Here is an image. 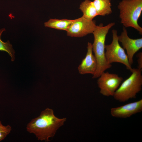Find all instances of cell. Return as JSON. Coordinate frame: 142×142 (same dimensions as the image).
<instances>
[{"instance_id":"cell-1","label":"cell","mask_w":142,"mask_h":142,"mask_svg":"<svg viewBox=\"0 0 142 142\" xmlns=\"http://www.w3.org/2000/svg\"><path fill=\"white\" fill-rule=\"evenodd\" d=\"M66 120L65 118H57L52 109L47 108L27 124L26 129L29 133L34 134L38 140L48 141L50 138L54 136Z\"/></svg>"},{"instance_id":"cell-2","label":"cell","mask_w":142,"mask_h":142,"mask_svg":"<svg viewBox=\"0 0 142 142\" xmlns=\"http://www.w3.org/2000/svg\"><path fill=\"white\" fill-rule=\"evenodd\" d=\"M115 23H111L104 26L103 24L97 26L92 33L94 41L92 44L93 51L97 62L96 71L93 75V78H98L106 70L111 67L107 62L105 55V41L106 36L109 29Z\"/></svg>"},{"instance_id":"cell-3","label":"cell","mask_w":142,"mask_h":142,"mask_svg":"<svg viewBox=\"0 0 142 142\" xmlns=\"http://www.w3.org/2000/svg\"><path fill=\"white\" fill-rule=\"evenodd\" d=\"M118 8L121 23L125 27H131L142 34V28L138 21L142 11V0H122Z\"/></svg>"},{"instance_id":"cell-4","label":"cell","mask_w":142,"mask_h":142,"mask_svg":"<svg viewBox=\"0 0 142 142\" xmlns=\"http://www.w3.org/2000/svg\"><path fill=\"white\" fill-rule=\"evenodd\" d=\"M141 70L132 68L130 77L123 82L115 92L114 99L120 102H124L130 99L135 98L136 94L142 89Z\"/></svg>"},{"instance_id":"cell-5","label":"cell","mask_w":142,"mask_h":142,"mask_svg":"<svg viewBox=\"0 0 142 142\" xmlns=\"http://www.w3.org/2000/svg\"><path fill=\"white\" fill-rule=\"evenodd\" d=\"M113 39L109 44L105 45V55L108 62L111 64L113 63L118 62L125 65L126 69L130 71L132 68L130 64L128 56L124 49L120 45L118 40L117 31H112Z\"/></svg>"},{"instance_id":"cell-6","label":"cell","mask_w":142,"mask_h":142,"mask_svg":"<svg viewBox=\"0 0 142 142\" xmlns=\"http://www.w3.org/2000/svg\"><path fill=\"white\" fill-rule=\"evenodd\" d=\"M98 78L97 83L100 93L106 97L113 96L123 80L117 74L107 72H103Z\"/></svg>"},{"instance_id":"cell-7","label":"cell","mask_w":142,"mask_h":142,"mask_svg":"<svg viewBox=\"0 0 142 142\" xmlns=\"http://www.w3.org/2000/svg\"><path fill=\"white\" fill-rule=\"evenodd\" d=\"M97 25L95 21L88 19L83 16L73 20L66 31L67 35L80 37L93 33Z\"/></svg>"},{"instance_id":"cell-8","label":"cell","mask_w":142,"mask_h":142,"mask_svg":"<svg viewBox=\"0 0 142 142\" xmlns=\"http://www.w3.org/2000/svg\"><path fill=\"white\" fill-rule=\"evenodd\" d=\"M118 40L121 43L124 49H126L129 62L132 65L134 55L142 48V38L133 39L130 38L124 27L120 35L118 36Z\"/></svg>"},{"instance_id":"cell-9","label":"cell","mask_w":142,"mask_h":142,"mask_svg":"<svg viewBox=\"0 0 142 142\" xmlns=\"http://www.w3.org/2000/svg\"><path fill=\"white\" fill-rule=\"evenodd\" d=\"M142 111V99L119 107L112 108L110 113L113 117L126 118Z\"/></svg>"},{"instance_id":"cell-10","label":"cell","mask_w":142,"mask_h":142,"mask_svg":"<svg viewBox=\"0 0 142 142\" xmlns=\"http://www.w3.org/2000/svg\"><path fill=\"white\" fill-rule=\"evenodd\" d=\"M93 52L92 44L88 42L86 55L78 68L80 74H91L93 75L95 74L97 68V62Z\"/></svg>"},{"instance_id":"cell-11","label":"cell","mask_w":142,"mask_h":142,"mask_svg":"<svg viewBox=\"0 0 142 142\" xmlns=\"http://www.w3.org/2000/svg\"><path fill=\"white\" fill-rule=\"evenodd\" d=\"M79 8L83 13V16L88 19L92 20L98 15L93 1L84 0L80 5Z\"/></svg>"},{"instance_id":"cell-12","label":"cell","mask_w":142,"mask_h":142,"mask_svg":"<svg viewBox=\"0 0 142 142\" xmlns=\"http://www.w3.org/2000/svg\"><path fill=\"white\" fill-rule=\"evenodd\" d=\"M73 20L64 19H50L44 23L45 27L67 31L73 22Z\"/></svg>"},{"instance_id":"cell-13","label":"cell","mask_w":142,"mask_h":142,"mask_svg":"<svg viewBox=\"0 0 142 142\" xmlns=\"http://www.w3.org/2000/svg\"><path fill=\"white\" fill-rule=\"evenodd\" d=\"M93 2L98 15L104 16L112 13L110 0H94Z\"/></svg>"},{"instance_id":"cell-14","label":"cell","mask_w":142,"mask_h":142,"mask_svg":"<svg viewBox=\"0 0 142 142\" xmlns=\"http://www.w3.org/2000/svg\"><path fill=\"white\" fill-rule=\"evenodd\" d=\"M5 31L4 28L0 29V51H4L8 53L11 57V61H13L15 59V52L12 44L9 40L5 42H3L1 39L2 33Z\"/></svg>"},{"instance_id":"cell-15","label":"cell","mask_w":142,"mask_h":142,"mask_svg":"<svg viewBox=\"0 0 142 142\" xmlns=\"http://www.w3.org/2000/svg\"><path fill=\"white\" fill-rule=\"evenodd\" d=\"M12 130L11 126L3 125L0 121V141L3 140L10 133Z\"/></svg>"},{"instance_id":"cell-16","label":"cell","mask_w":142,"mask_h":142,"mask_svg":"<svg viewBox=\"0 0 142 142\" xmlns=\"http://www.w3.org/2000/svg\"><path fill=\"white\" fill-rule=\"evenodd\" d=\"M137 56L138 58L137 62L138 63V68L142 71V53L140 52L138 53Z\"/></svg>"}]
</instances>
